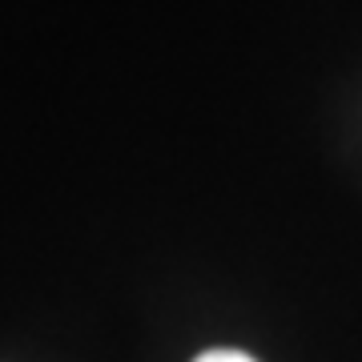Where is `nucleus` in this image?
Returning <instances> with one entry per match:
<instances>
[{
    "label": "nucleus",
    "instance_id": "1",
    "mask_svg": "<svg viewBox=\"0 0 362 362\" xmlns=\"http://www.w3.org/2000/svg\"><path fill=\"white\" fill-rule=\"evenodd\" d=\"M194 362H254V358L242 354V350H206V354H197Z\"/></svg>",
    "mask_w": 362,
    "mask_h": 362
}]
</instances>
